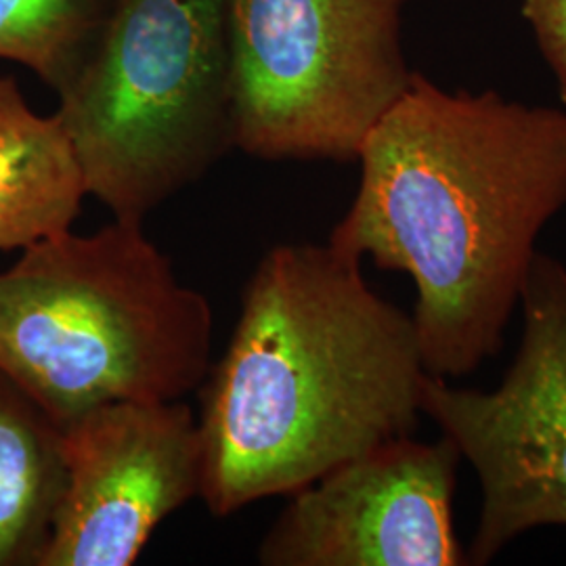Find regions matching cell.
Masks as SVG:
<instances>
[{"instance_id":"obj_4","label":"cell","mask_w":566,"mask_h":566,"mask_svg":"<svg viewBox=\"0 0 566 566\" xmlns=\"http://www.w3.org/2000/svg\"><path fill=\"white\" fill-rule=\"evenodd\" d=\"M57 97L86 196L143 224L235 147L229 0H109Z\"/></svg>"},{"instance_id":"obj_12","label":"cell","mask_w":566,"mask_h":566,"mask_svg":"<svg viewBox=\"0 0 566 566\" xmlns=\"http://www.w3.org/2000/svg\"><path fill=\"white\" fill-rule=\"evenodd\" d=\"M521 9L566 105V0H521Z\"/></svg>"},{"instance_id":"obj_3","label":"cell","mask_w":566,"mask_h":566,"mask_svg":"<svg viewBox=\"0 0 566 566\" xmlns=\"http://www.w3.org/2000/svg\"><path fill=\"white\" fill-rule=\"evenodd\" d=\"M212 332V306L142 223L63 231L0 273V369L61 428L103 403L202 386Z\"/></svg>"},{"instance_id":"obj_10","label":"cell","mask_w":566,"mask_h":566,"mask_svg":"<svg viewBox=\"0 0 566 566\" xmlns=\"http://www.w3.org/2000/svg\"><path fill=\"white\" fill-rule=\"evenodd\" d=\"M63 485V428L0 369V566H39Z\"/></svg>"},{"instance_id":"obj_5","label":"cell","mask_w":566,"mask_h":566,"mask_svg":"<svg viewBox=\"0 0 566 566\" xmlns=\"http://www.w3.org/2000/svg\"><path fill=\"white\" fill-rule=\"evenodd\" d=\"M411 2L229 0L235 147L261 160H357L413 78Z\"/></svg>"},{"instance_id":"obj_7","label":"cell","mask_w":566,"mask_h":566,"mask_svg":"<svg viewBox=\"0 0 566 566\" xmlns=\"http://www.w3.org/2000/svg\"><path fill=\"white\" fill-rule=\"evenodd\" d=\"M65 485L39 566H130L202 493L200 424L177 401H112L63 428Z\"/></svg>"},{"instance_id":"obj_1","label":"cell","mask_w":566,"mask_h":566,"mask_svg":"<svg viewBox=\"0 0 566 566\" xmlns=\"http://www.w3.org/2000/svg\"><path fill=\"white\" fill-rule=\"evenodd\" d=\"M357 160V196L327 242L409 275L426 371L472 374L504 346L537 238L566 206L565 109L413 72Z\"/></svg>"},{"instance_id":"obj_9","label":"cell","mask_w":566,"mask_h":566,"mask_svg":"<svg viewBox=\"0 0 566 566\" xmlns=\"http://www.w3.org/2000/svg\"><path fill=\"white\" fill-rule=\"evenodd\" d=\"M84 196L60 118L36 114L18 78L0 76V250H23L70 231Z\"/></svg>"},{"instance_id":"obj_8","label":"cell","mask_w":566,"mask_h":566,"mask_svg":"<svg viewBox=\"0 0 566 566\" xmlns=\"http://www.w3.org/2000/svg\"><path fill=\"white\" fill-rule=\"evenodd\" d=\"M462 453L441 434L386 441L290 495L264 566H464L453 528Z\"/></svg>"},{"instance_id":"obj_6","label":"cell","mask_w":566,"mask_h":566,"mask_svg":"<svg viewBox=\"0 0 566 566\" xmlns=\"http://www.w3.org/2000/svg\"><path fill=\"white\" fill-rule=\"evenodd\" d=\"M523 338L493 390L426 378L422 413L472 465L481 510L468 565L539 526H566V264L537 250L521 294Z\"/></svg>"},{"instance_id":"obj_11","label":"cell","mask_w":566,"mask_h":566,"mask_svg":"<svg viewBox=\"0 0 566 566\" xmlns=\"http://www.w3.org/2000/svg\"><path fill=\"white\" fill-rule=\"evenodd\" d=\"M109 0H0V60L60 93L78 72Z\"/></svg>"},{"instance_id":"obj_2","label":"cell","mask_w":566,"mask_h":566,"mask_svg":"<svg viewBox=\"0 0 566 566\" xmlns=\"http://www.w3.org/2000/svg\"><path fill=\"white\" fill-rule=\"evenodd\" d=\"M426 378L411 315L361 259L329 242L269 250L203 378V504L229 516L413 434Z\"/></svg>"}]
</instances>
